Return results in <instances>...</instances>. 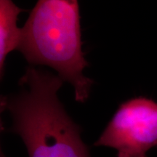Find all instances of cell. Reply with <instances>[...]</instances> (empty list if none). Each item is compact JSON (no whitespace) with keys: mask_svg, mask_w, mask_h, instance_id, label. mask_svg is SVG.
<instances>
[{"mask_svg":"<svg viewBox=\"0 0 157 157\" xmlns=\"http://www.w3.org/2000/svg\"><path fill=\"white\" fill-rule=\"evenodd\" d=\"M7 105H8V97L0 95V135L5 129L2 120V113L6 109H7ZM0 157H5L2 151L1 146H0Z\"/></svg>","mask_w":157,"mask_h":157,"instance_id":"5b68a950","label":"cell"},{"mask_svg":"<svg viewBox=\"0 0 157 157\" xmlns=\"http://www.w3.org/2000/svg\"><path fill=\"white\" fill-rule=\"evenodd\" d=\"M94 146L114 148L118 157H147L157 146V103L144 98L121 103Z\"/></svg>","mask_w":157,"mask_h":157,"instance_id":"3957f363","label":"cell"},{"mask_svg":"<svg viewBox=\"0 0 157 157\" xmlns=\"http://www.w3.org/2000/svg\"><path fill=\"white\" fill-rule=\"evenodd\" d=\"M82 46L78 2L39 0L21 28L17 50L30 66L53 68L74 87L76 101L84 103L94 82L83 74L89 64Z\"/></svg>","mask_w":157,"mask_h":157,"instance_id":"7a4b0ae2","label":"cell"},{"mask_svg":"<svg viewBox=\"0 0 157 157\" xmlns=\"http://www.w3.org/2000/svg\"><path fill=\"white\" fill-rule=\"evenodd\" d=\"M63 82L48 71L29 66L19 80V92L8 98L11 131L21 137L29 157H90L80 127L59 100Z\"/></svg>","mask_w":157,"mask_h":157,"instance_id":"6da1fadb","label":"cell"},{"mask_svg":"<svg viewBox=\"0 0 157 157\" xmlns=\"http://www.w3.org/2000/svg\"><path fill=\"white\" fill-rule=\"evenodd\" d=\"M23 11L11 0H0V82L7 55L18 48L21 28L17 25V17Z\"/></svg>","mask_w":157,"mask_h":157,"instance_id":"277c9868","label":"cell"}]
</instances>
